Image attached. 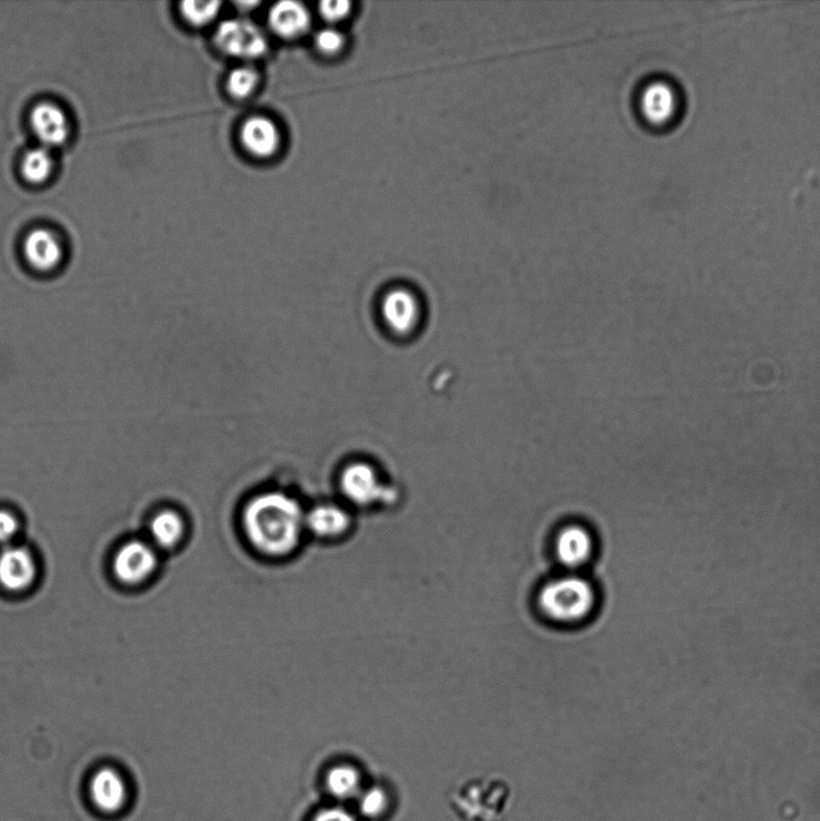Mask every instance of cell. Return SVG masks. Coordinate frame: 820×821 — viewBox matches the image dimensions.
<instances>
[{"label": "cell", "instance_id": "cell-4", "mask_svg": "<svg viewBox=\"0 0 820 821\" xmlns=\"http://www.w3.org/2000/svg\"><path fill=\"white\" fill-rule=\"evenodd\" d=\"M340 485L348 501L359 507L396 502L395 489L384 485L377 472L364 462L349 464L341 475Z\"/></svg>", "mask_w": 820, "mask_h": 821}, {"label": "cell", "instance_id": "cell-8", "mask_svg": "<svg viewBox=\"0 0 820 821\" xmlns=\"http://www.w3.org/2000/svg\"><path fill=\"white\" fill-rule=\"evenodd\" d=\"M89 796L100 812L115 814L121 812L128 800L127 783L121 773L104 767L94 773L89 781Z\"/></svg>", "mask_w": 820, "mask_h": 821}, {"label": "cell", "instance_id": "cell-10", "mask_svg": "<svg viewBox=\"0 0 820 821\" xmlns=\"http://www.w3.org/2000/svg\"><path fill=\"white\" fill-rule=\"evenodd\" d=\"M594 539L588 529L581 525H569L558 532L555 553L563 567L576 570L591 561Z\"/></svg>", "mask_w": 820, "mask_h": 821}, {"label": "cell", "instance_id": "cell-21", "mask_svg": "<svg viewBox=\"0 0 820 821\" xmlns=\"http://www.w3.org/2000/svg\"><path fill=\"white\" fill-rule=\"evenodd\" d=\"M358 809L362 817L376 819L380 817L388 808V795L382 788L372 787L362 790L356 799Z\"/></svg>", "mask_w": 820, "mask_h": 821}, {"label": "cell", "instance_id": "cell-7", "mask_svg": "<svg viewBox=\"0 0 820 821\" xmlns=\"http://www.w3.org/2000/svg\"><path fill=\"white\" fill-rule=\"evenodd\" d=\"M37 562L25 547L8 545L0 552V586L9 592L29 590L37 580Z\"/></svg>", "mask_w": 820, "mask_h": 821}, {"label": "cell", "instance_id": "cell-25", "mask_svg": "<svg viewBox=\"0 0 820 821\" xmlns=\"http://www.w3.org/2000/svg\"><path fill=\"white\" fill-rule=\"evenodd\" d=\"M312 821H358L352 813L341 807L322 809Z\"/></svg>", "mask_w": 820, "mask_h": 821}, {"label": "cell", "instance_id": "cell-12", "mask_svg": "<svg viewBox=\"0 0 820 821\" xmlns=\"http://www.w3.org/2000/svg\"><path fill=\"white\" fill-rule=\"evenodd\" d=\"M641 113L652 124H664L674 117L677 95L673 86L663 80L647 83L640 93Z\"/></svg>", "mask_w": 820, "mask_h": 821}, {"label": "cell", "instance_id": "cell-1", "mask_svg": "<svg viewBox=\"0 0 820 821\" xmlns=\"http://www.w3.org/2000/svg\"><path fill=\"white\" fill-rule=\"evenodd\" d=\"M242 525L249 543L261 555L285 557L300 544L306 513L295 498L282 492H265L248 502Z\"/></svg>", "mask_w": 820, "mask_h": 821}, {"label": "cell", "instance_id": "cell-24", "mask_svg": "<svg viewBox=\"0 0 820 821\" xmlns=\"http://www.w3.org/2000/svg\"><path fill=\"white\" fill-rule=\"evenodd\" d=\"M19 521L7 510H0V544L8 545L19 532Z\"/></svg>", "mask_w": 820, "mask_h": 821}, {"label": "cell", "instance_id": "cell-2", "mask_svg": "<svg viewBox=\"0 0 820 821\" xmlns=\"http://www.w3.org/2000/svg\"><path fill=\"white\" fill-rule=\"evenodd\" d=\"M597 600L596 588L590 581L576 574H568L543 586L538 605L552 623L576 626L592 616Z\"/></svg>", "mask_w": 820, "mask_h": 821}, {"label": "cell", "instance_id": "cell-5", "mask_svg": "<svg viewBox=\"0 0 820 821\" xmlns=\"http://www.w3.org/2000/svg\"><path fill=\"white\" fill-rule=\"evenodd\" d=\"M157 567L156 549L139 540L123 545L114 559L116 579L127 586L141 585L156 573Z\"/></svg>", "mask_w": 820, "mask_h": 821}, {"label": "cell", "instance_id": "cell-18", "mask_svg": "<svg viewBox=\"0 0 820 821\" xmlns=\"http://www.w3.org/2000/svg\"><path fill=\"white\" fill-rule=\"evenodd\" d=\"M53 166V156L49 148L40 146L28 151L22 159L21 171L25 180L32 184H41L49 180Z\"/></svg>", "mask_w": 820, "mask_h": 821}, {"label": "cell", "instance_id": "cell-16", "mask_svg": "<svg viewBox=\"0 0 820 821\" xmlns=\"http://www.w3.org/2000/svg\"><path fill=\"white\" fill-rule=\"evenodd\" d=\"M150 533L154 545L163 550H171L181 543L186 533V525L176 511L163 510L153 517Z\"/></svg>", "mask_w": 820, "mask_h": 821}, {"label": "cell", "instance_id": "cell-6", "mask_svg": "<svg viewBox=\"0 0 820 821\" xmlns=\"http://www.w3.org/2000/svg\"><path fill=\"white\" fill-rule=\"evenodd\" d=\"M382 314L386 326L395 335L408 336L417 329L420 323V302L413 291L397 288L384 296Z\"/></svg>", "mask_w": 820, "mask_h": 821}, {"label": "cell", "instance_id": "cell-20", "mask_svg": "<svg viewBox=\"0 0 820 821\" xmlns=\"http://www.w3.org/2000/svg\"><path fill=\"white\" fill-rule=\"evenodd\" d=\"M221 7L222 3L217 0H211V2L187 0L181 4V14L189 25L205 27L217 19Z\"/></svg>", "mask_w": 820, "mask_h": 821}, {"label": "cell", "instance_id": "cell-11", "mask_svg": "<svg viewBox=\"0 0 820 821\" xmlns=\"http://www.w3.org/2000/svg\"><path fill=\"white\" fill-rule=\"evenodd\" d=\"M31 126L41 146H62L68 140L70 124L61 107L53 103H40L31 112Z\"/></svg>", "mask_w": 820, "mask_h": 821}, {"label": "cell", "instance_id": "cell-23", "mask_svg": "<svg viewBox=\"0 0 820 821\" xmlns=\"http://www.w3.org/2000/svg\"><path fill=\"white\" fill-rule=\"evenodd\" d=\"M350 11H352V4L346 2V0H326V2L319 5L320 15L329 23H337L347 19Z\"/></svg>", "mask_w": 820, "mask_h": 821}, {"label": "cell", "instance_id": "cell-9", "mask_svg": "<svg viewBox=\"0 0 820 821\" xmlns=\"http://www.w3.org/2000/svg\"><path fill=\"white\" fill-rule=\"evenodd\" d=\"M240 139L243 148L258 159L275 157L282 145V134L269 117L253 116L242 124Z\"/></svg>", "mask_w": 820, "mask_h": 821}, {"label": "cell", "instance_id": "cell-19", "mask_svg": "<svg viewBox=\"0 0 820 821\" xmlns=\"http://www.w3.org/2000/svg\"><path fill=\"white\" fill-rule=\"evenodd\" d=\"M260 76L258 71L249 65H242L236 68L228 76L227 89L231 97L235 99H246L257 91Z\"/></svg>", "mask_w": 820, "mask_h": 821}, {"label": "cell", "instance_id": "cell-22", "mask_svg": "<svg viewBox=\"0 0 820 821\" xmlns=\"http://www.w3.org/2000/svg\"><path fill=\"white\" fill-rule=\"evenodd\" d=\"M314 43H316L317 49L319 52H322L323 55L335 56L344 49L346 38H344V35L338 31V29L329 27L317 33Z\"/></svg>", "mask_w": 820, "mask_h": 821}, {"label": "cell", "instance_id": "cell-17", "mask_svg": "<svg viewBox=\"0 0 820 821\" xmlns=\"http://www.w3.org/2000/svg\"><path fill=\"white\" fill-rule=\"evenodd\" d=\"M326 788L340 801L356 800L364 790L359 771L350 765L332 767L326 775Z\"/></svg>", "mask_w": 820, "mask_h": 821}, {"label": "cell", "instance_id": "cell-15", "mask_svg": "<svg viewBox=\"0 0 820 821\" xmlns=\"http://www.w3.org/2000/svg\"><path fill=\"white\" fill-rule=\"evenodd\" d=\"M352 517L335 504H320L306 513V529L317 538L334 540L349 531Z\"/></svg>", "mask_w": 820, "mask_h": 821}, {"label": "cell", "instance_id": "cell-3", "mask_svg": "<svg viewBox=\"0 0 820 821\" xmlns=\"http://www.w3.org/2000/svg\"><path fill=\"white\" fill-rule=\"evenodd\" d=\"M215 44L224 55L240 59L263 57L269 49L263 29L246 19L222 22L215 33Z\"/></svg>", "mask_w": 820, "mask_h": 821}, {"label": "cell", "instance_id": "cell-14", "mask_svg": "<svg viewBox=\"0 0 820 821\" xmlns=\"http://www.w3.org/2000/svg\"><path fill=\"white\" fill-rule=\"evenodd\" d=\"M269 23L271 31L283 39L302 37L311 26L310 11L300 2L283 0L270 10Z\"/></svg>", "mask_w": 820, "mask_h": 821}, {"label": "cell", "instance_id": "cell-13", "mask_svg": "<svg viewBox=\"0 0 820 821\" xmlns=\"http://www.w3.org/2000/svg\"><path fill=\"white\" fill-rule=\"evenodd\" d=\"M23 253L32 267L38 271H52L61 264L63 247L55 232L35 229L23 243Z\"/></svg>", "mask_w": 820, "mask_h": 821}]
</instances>
